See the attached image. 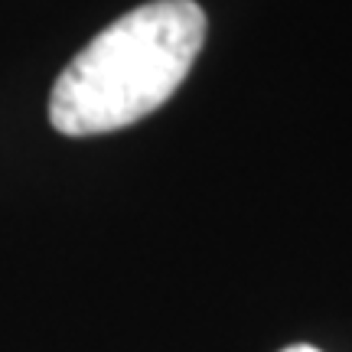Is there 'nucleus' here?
<instances>
[{
    "mask_svg": "<svg viewBox=\"0 0 352 352\" xmlns=\"http://www.w3.org/2000/svg\"><path fill=\"white\" fill-rule=\"evenodd\" d=\"M284 352H320V349H314V346H290V349H284Z\"/></svg>",
    "mask_w": 352,
    "mask_h": 352,
    "instance_id": "2",
    "label": "nucleus"
},
{
    "mask_svg": "<svg viewBox=\"0 0 352 352\" xmlns=\"http://www.w3.org/2000/svg\"><path fill=\"white\" fill-rule=\"evenodd\" d=\"M206 43L196 0H151L118 16L56 78L50 121L65 138L138 124L176 95Z\"/></svg>",
    "mask_w": 352,
    "mask_h": 352,
    "instance_id": "1",
    "label": "nucleus"
}]
</instances>
